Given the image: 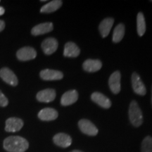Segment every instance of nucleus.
I'll return each instance as SVG.
<instances>
[{"instance_id": "obj_27", "label": "nucleus", "mask_w": 152, "mask_h": 152, "mask_svg": "<svg viewBox=\"0 0 152 152\" xmlns=\"http://www.w3.org/2000/svg\"><path fill=\"white\" fill-rule=\"evenodd\" d=\"M70 152H83V151H80V150H73V151H71Z\"/></svg>"}, {"instance_id": "obj_7", "label": "nucleus", "mask_w": 152, "mask_h": 152, "mask_svg": "<svg viewBox=\"0 0 152 152\" xmlns=\"http://www.w3.org/2000/svg\"><path fill=\"white\" fill-rule=\"evenodd\" d=\"M0 77L7 84L11 86H17L18 85V78L14 72L11 71L8 68H3L0 71Z\"/></svg>"}, {"instance_id": "obj_5", "label": "nucleus", "mask_w": 152, "mask_h": 152, "mask_svg": "<svg viewBox=\"0 0 152 152\" xmlns=\"http://www.w3.org/2000/svg\"><path fill=\"white\" fill-rule=\"evenodd\" d=\"M121 75L120 71H116L113 73L109 79V88L112 93L117 94L121 92Z\"/></svg>"}, {"instance_id": "obj_3", "label": "nucleus", "mask_w": 152, "mask_h": 152, "mask_svg": "<svg viewBox=\"0 0 152 152\" xmlns=\"http://www.w3.org/2000/svg\"><path fill=\"white\" fill-rule=\"evenodd\" d=\"M78 127L83 133L89 136H95L98 134V129L91 121L87 119H81L78 122Z\"/></svg>"}, {"instance_id": "obj_20", "label": "nucleus", "mask_w": 152, "mask_h": 152, "mask_svg": "<svg viewBox=\"0 0 152 152\" xmlns=\"http://www.w3.org/2000/svg\"><path fill=\"white\" fill-rule=\"evenodd\" d=\"M63 4V1L61 0H54L44 5L40 9V12L43 14H49L58 10Z\"/></svg>"}, {"instance_id": "obj_26", "label": "nucleus", "mask_w": 152, "mask_h": 152, "mask_svg": "<svg viewBox=\"0 0 152 152\" xmlns=\"http://www.w3.org/2000/svg\"><path fill=\"white\" fill-rule=\"evenodd\" d=\"M4 12H5L4 9L2 7H0V16H2V15L4 14Z\"/></svg>"}, {"instance_id": "obj_29", "label": "nucleus", "mask_w": 152, "mask_h": 152, "mask_svg": "<svg viewBox=\"0 0 152 152\" xmlns=\"http://www.w3.org/2000/svg\"><path fill=\"white\" fill-rule=\"evenodd\" d=\"M151 1V2H152V1Z\"/></svg>"}, {"instance_id": "obj_12", "label": "nucleus", "mask_w": 152, "mask_h": 152, "mask_svg": "<svg viewBox=\"0 0 152 152\" xmlns=\"http://www.w3.org/2000/svg\"><path fill=\"white\" fill-rule=\"evenodd\" d=\"M56 95V91L54 89H45V90L39 91L37 94L36 98L39 102L49 103L55 99Z\"/></svg>"}, {"instance_id": "obj_9", "label": "nucleus", "mask_w": 152, "mask_h": 152, "mask_svg": "<svg viewBox=\"0 0 152 152\" xmlns=\"http://www.w3.org/2000/svg\"><path fill=\"white\" fill-rule=\"evenodd\" d=\"M58 45V41L54 37H49L42 42L41 47L45 54L51 55L56 52Z\"/></svg>"}, {"instance_id": "obj_23", "label": "nucleus", "mask_w": 152, "mask_h": 152, "mask_svg": "<svg viewBox=\"0 0 152 152\" xmlns=\"http://www.w3.org/2000/svg\"><path fill=\"white\" fill-rule=\"evenodd\" d=\"M142 152H152V137H146L142 142Z\"/></svg>"}, {"instance_id": "obj_11", "label": "nucleus", "mask_w": 152, "mask_h": 152, "mask_svg": "<svg viewBox=\"0 0 152 152\" xmlns=\"http://www.w3.org/2000/svg\"><path fill=\"white\" fill-rule=\"evenodd\" d=\"M39 76L44 80L51 81V80H61L64 77V74L59 71L52 69H45L42 70L39 73Z\"/></svg>"}, {"instance_id": "obj_4", "label": "nucleus", "mask_w": 152, "mask_h": 152, "mask_svg": "<svg viewBox=\"0 0 152 152\" xmlns=\"http://www.w3.org/2000/svg\"><path fill=\"white\" fill-rule=\"evenodd\" d=\"M131 80H132V89L134 93L140 96H144L147 93V89L139 74L134 72L132 75Z\"/></svg>"}, {"instance_id": "obj_14", "label": "nucleus", "mask_w": 152, "mask_h": 152, "mask_svg": "<svg viewBox=\"0 0 152 152\" xmlns=\"http://www.w3.org/2000/svg\"><path fill=\"white\" fill-rule=\"evenodd\" d=\"M77 99H78V92L75 90H71L62 95L61 99V104L64 106H70L77 102Z\"/></svg>"}, {"instance_id": "obj_19", "label": "nucleus", "mask_w": 152, "mask_h": 152, "mask_svg": "<svg viewBox=\"0 0 152 152\" xmlns=\"http://www.w3.org/2000/svg\"><path fill=\"white\" fill-rule=\"evenodd\" d=\"M113 23L114 19L113 18H106L100 23L99 26V30L100 34L102 37L104 38L109 35Z\"/></svg>"}, {"instance_id": "obj_6", "label": "nucleus", "mask_w": 152, "mask_h": 152, "mask_svg": "<svg viewBox=\"0 0 152 152\" xmlns=\"http://www.w3.org/2000/svg\"><path fill=\"white\" fill-rule=\"evenodd\" d=\"M16 56L20 61H26L34 59L37 56V52L33 47H23L17 52Z\"/></svg>"}, {"instance_id": "obj_25", "label": "nucleus", "mask_w": 152, "mask_h": 152, "mask_svg": "<svg viewBox=\"0 0 152 152\" xmlns=\"http://www.w3.org/2000/svg\"><path fill=\"white\" fill-rule=\"evenodd\" d=\"M5 28V23L4 20H0V32H1Z\"/></svg>"}, {"instance_id": "obj_24", "label": "nucleus", "mask_w": 152, "mask_h": 152, "mask_svg": "<svg viewBox=\"0 0 152 152\" xmlns=\"http://www.w3.org/2000/svg\"><path fill=\"white\" fill-rule=\"evenodd\" d=\"M9 104V101L7 99V98L4 96V94L1 92V91L0 90V106H7Z\"/></svg>"}, {"instance_id": "obj_22", "label": "nucleus", "mask_w": 152, "mask_h": 152, "mask_svg": "<svg viewBox=\"0 0 152 152\" xmlns=\"http://www.w3.org/2000/svg\"><path fill=\"white\" fill-rule=\"evenodd\" d=\"M125 26L123 23H120L118 25L113 33V37L112 40L114 43L120 42L123 39L125 35Z\"/></svg>"}, {"instance_id": "obj_16", "label": "nucleus", "mask_w": 152, "mask_h": 152, "mask_svg": "<svg viewBox=\"0 0 152 152\" xmlns=\"http://www.w3.org/2000/svg\"><path fill=\"white\" fill-rule=\"evenodd\" d=\"M58 113L52 108H45L38 113V118L43 121H52L58 118Z\"/></svg>"}, {"instance_id": "obj_10", "label": "nucleus", "mask_w": 152, "mask_h": 152, "mask_svg": "<svg viewBox=\"0 0 152 152\" xmlns=\"http://www.w3.org/2000/svg\"><path fill=\"white\" fill-rule=\"evenodd\" d=\"M23 121L18 118H9L6 121L5 130L8 132H18L23 126Z\"/></svg>"}, {"instance_id": "obj_8", "label": "nucleus", "mask_w": 152, "mask_h": 152, "mask_svg": "<svg viewBox=\"0 0 152 152\" xmlns=\"http://www.w3.org/2000/svg\"><path fill=\"white\" fill-rule=\"evenodd\" d=\"M91 99L94 103L105 109H109L111 106V102L107 96L101 92H95L91 95Z\"/></svg>"}, {"instance_id": "obj_15", "label": "nucleus", "mask_w": 152, "mask_h": 152, "mask_svg": "<svg viewBox=\"0 0 152 152\" xmlns=\"http://www.w3.org/2000/svg\"><path fill=\"white\" fill-rule=\"evenodd\" d=\"M54 26L51 22L43 23L38 24L33 28L31 30L32 35L34 36H38L44 35V34L48 33L49 32L52 31Z\"/></svg>"}, {"instance_id": "obj_18", "label": "nucleus", "mask_w": 152, "mask_h": 152, "mask_svg": "<svg viewBox=\"0 0 152 152\" xmlns=\"http://www.w3.org/2000/svg\"><path fill=\"white\" fill-rule=\"evenodd\" d=\"M102 67V62L98 59H87L83 64L84 71L89 73H94L99 71Z\"/></svg>"}, {"instance_id": "obj_21", "label": "nucleus", "mask_w": 152, "mask_h": 152, "mask_svg": "<svg viewBox=\"0 0 152 152\" xmlns=\"http://www.w3.org/2000/svg\"><path fill=\"white\" fill-rule=\"evenodd\" d=\"M137 30L140 37H142L146 32L145 18L142 12H139L137 16Z\"/></svg>"}, {"instance_id": "obj_17", "label": "nucleus", "mask_w": 152, "mask_h": 152, "mask_svg": "<svg viewBox=\"0 0 152 152\" xmlns=\"http://www.w3.org/2000/svg\"><path fill=\"white\" fill-rule=\"evenodd\" d=\"M80 54V49L75 43L68 42L65 45L64 51V56L70 58H75Z\"/></svg>"}, {"instance_id": "obj_28", "label": "nucleus", "mask_w": 152, "mask_h": 152, "mask_svg": "<svg viewBox=\"0 0 152 152\" xmlns=\"http://www.w3.org/2000/svg\"><path fill=\"white\" fill-rule=\"evenodd\" d=\"M151 103H152V95H151Z\"/></svg>"}, {"instance_id": "obj_2", "label": "nucleus", "mask_w": 152, "mask_h": 152, "mask_svg": "<svg viewBox=\"0 0 152 152\" xmlns=\"http://www.w3.org/2000/svg\"><path fill=\"white\" fill-rule=\"evenodd\" d=\"M129 119L133 126L138 128L143 123V115L141 109L139 106L137 102L133 100L131 102L129 107Z\"/></svg>"}, {"instance_id": "obj_13", "label": "nucleus", "mask_w": 152, "mask_h": 152, "mask_svg": "<svg viewBox=\"0 0 152 152\" xmlns=\"http://www.w3.org/2000/svg\"><path fill=\"white\" fill-rule=\"evenodd\" d=\"M53 141L56 145L62 148H67L71 145L72 138L66 133H58L54 135Z\"/></svg>"}, {"instance_id": "obj_1", "label": "nucleus", "mask_w": 152, "mask_h": 152, "mask_svg": "<svg viewBox=\"0 0 152 152\" xmlns=\"http://www.w3.org/2000/svg\"><path fill=\"white\" fill-rule=\"evenodd\" d=\"M28 147V142L20 136L8 137L4 141V148L9 152H25Z\"/></svg>"}]
</instances>
